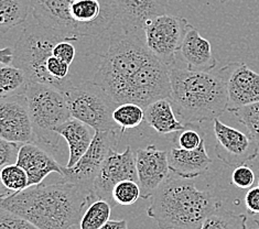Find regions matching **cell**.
I'll return each instance as SVG.
<instances>
[{"mask_svg":"<svg viewBox=\"0 0 259 229\" xmlns=\"http://www.w3.org/2000/svg\"><path fill=\"white\" fill-rule=\"evenodd\" d=\"M30 12H31L30 0H0L2 34L27 21Z\"/></svg>","mask_w":259,"mask_h":229,"instance_id":"obj_22","label":"cell"},{"mask_svg":"<svg viewBox=\"0 0 259 229\" xmlns=\"http://www.w3.org/2000/svg\"><path fill=\"white\" fill-rule=\"evenodd\" d=\"M176 139L178 141V147L186 150H194L204 141L201 129L194 123H187L184 129L179 131Z\"/></svg>","mask_w":259,"mask_h":229,"instance_id":"obj_30","label":"cell"},{"mask_svg":"<svg viewBox=\"0 0 259 229\" xmlns=\"http://www.w3.org/2000/svg\"><path fill=\"white\" fill-rule=\"evenodd\" d=\"M100 229H128V225L125 219H119V220L109 219L106 224L102 226Z\"/></svg>","mask_w":259,"mask_h":229,"instance_id":"obj_37","label":"cell"},{"mask_svg":"<svg viewBox=\"0 0 259 229\" xmlns=\"http://www.w3.org/2000/svg\"><path fill=\"white\" fill-rule=\"evenodd\" d=\"M34 20L73 38L98 36L117 20L115 0H30Z\"/></svg>","mask_w":259,"mask_h":229,"instance_id":"obj_4","label":"cell"},{"mask_svg":"<svg viewBox=\"0 0 259 229\" xmlns=\"http://www.w3.org/2000/svg\"><path fill=\"white\" fill-rule=\"evenodd\" d=\"M215 135V154L222 162L231 168H237L255 160L259 154V144L238 129L227 126L219 118L213 120Z\"/></svg>","mask_w":259,"mask_h":229,"instance_id":"obj_11","label":"cell"},{"mask_svg":"<svg viewBox=\"0 0 259 229\" xmlns=\"http://www.w3.org/2000/svg\"><path fill=\"white\" fill-rule=\"evenodd\" d=\"M220 2L222 3V4H224V3H226V2H228V0H220Z\"/></svg>","mask_w":259,"mask_h":229,"instance_id":"obj_39","label":"cell"},{"mask_svg":"<svg viewBox=\"0 0 259 229\" xmlns=\"http://www.w3.org/2000/svg\"><path fill=\"white\" fill-rule=\"evenodd\" d=\"M0 229H40L22 216L0 208Z\"/></svg>","mask_w":259,"mask_h":229,"instance_id":"obj_31","label":"cell"},{"mask_svg":"<svg viewBox=\"0 0 259 229\" xmlns=\"http://www.w3.org/2000/svg\"><path fill=\"white\" fill-rule=\"evenodd\" d=\"M63 40L78 41L60 31L43 27L34 20L22 30L16 42L12 65L21 69L30 83H39L60 89L57 80L48 73L47 63L53 55L54 45Z\"/></svg>","mask_w":259,"mask_h":229,"instance_id":"obj_6","label":"cell"},{"mask_svg":"<svg viewBox=\"0 0 259 229\" xmlns=\"http://www.w3.org/2000/svg\"><path fill=\"white\" fill-rule=\"evenodd\" d=\"M145 121L160 134L179 132L186 125L177 118L176 110L168 98L159 100L145 108Z\"/></svg>","mask_w":259,"mask_h":229,"instance_id":"obj_21","label":"cell"},{"mask_svg":"<svg viewBox=\"0 0 259 229\" xmlns=\"http://www.w3.org/2000/svg\"><path fill=\"white\" fill-rule=\"evenodd\" d=\"M153 58L155 55L147 48L144 31H122L121 35L110 39L108 50L103 55L93 80L118 106L129 80Z\"/></svg>","mask_w":259,"mask_h":229,"instance_id":"obj_5","label":"cell"},{"mask_svg":"<svg viewBox=\"0 0 259 229\" xmlns=\"http://www.w3.org/2000/svg\"><path fill=\"white\" fill-rule=\"evenodd\" d=\"M245 206L249 215L259 214V185L250 188L245 195Z\"/></svg>","mask_w":259,"mask_h":229,"instance_id":"obj_35","label":"cell"},{"mask_svg":"<svg viewBox=\"0 0 259 229\" xmlns=\"http://www.w3.org/2000/svg\"><path fill=\"white\" fill-rule=\"evenodd\" d=\"M222 204L208 191H200L192 178L168 177L151 196L147 215L160 229H200Z\"/></svg>","mask_w":259,"mask_h":229,"instance_id":"obj_3","label":"cell"},{"mask_svg":"<svg viewBox=\"0 0 259 229\" xmlns=\"http://www.w3.org/2000/svg\"><path fill=\"white\" fill-rule=\"evenodd\" d=\"M3 194L2 197L9 195L15 192H20L29 188V177L26 170L19 164H7L0 171Z\"/></svg>","mask_w":259,"mask_h":229,"instance_id":"obj_25","label":"cell"},{"mask_svg":"<svg viewBox=\"0 0 259 229\" xmlns=\"http://www.w3.org/2000/svg\"><path fill=\"white\" fill-rule=\"evenodd\" d=\"M17 164L26 170L29 177V187L41 184L50 173H58L63 177L65 166L61 165L50 153L34 142L21 146Z\"/></svg>","mask_w":259,"mask_h":229,"instance_id":"obj_17","label":"cell"},{"mask_svg":"<svg viewBox=\"0 0 259 229\" xmlns=\"http://www.w3.org/2000/svg\"><path fill=\"white\" fill-rule=\"evenodd\" d=\"M138 182L144 200L151 199L153 193L169 177L168 152L159 150L155 145L140 148L136 152Z\"/></svg>","mask_w":259,"mask_h":229,"instance_id":"obj_14","label":"cell"},{"mask_svg":"<svg viewBox=\"0 0 259 229\" xmlns=\"http://www.w3.org/2000/svg\"><path fill=\"white\" fill-rule=\"evenodd\" d=\"M141 197V190L138 182L126 179L116 185L113 190V201L115 205H133Z\"/></svg>","mask_w":259,"mask_h":229,"instance_id":"obj_28","label":"cell"},{"mask_svg":"<svg viewBox=\"0 0 259 229\" xmlns=\"http://www.w3.org/2000/svg\"><path fill=\"white\" fill-rule=\"evenodd\" d=\"M26 96L35 141L58 149L61 135L55 129L72 118L64 93L52 86L29 82Z\"/></svg>","mask_w":259,"mask_h":229,"instance_id":"obj_7","label":"cell"},{"mask_svg":"<svg viewBox=\"0 0 259 229\" xmlns=\"http://www.w3.org/2000/svg\"><path fill=\"white\" fill-rule=\"evenodd\" d=\"M112 204L105 200H96L90 204L79 221L81 229H100L110 218Z\"/></svg>","mask_w":259,"mask_h":229,"instance_id":"obj_26","label":"cell"},{"mask_svg":"<svg viewBox=\"0 0 259 229\" xmlns=\"http://www.w3.org/2000/svg\"><path fill=\"white\" fill-rule=\"evenodd\" d=\"M72 42L73 41L71 40H63L57 43L53 48V57L62 60L71 65L76 55L75 47Z\"/></svg>","mask_w":259,"mask_h":229,"instance_id":"obj_34","label":"cell"},{"mask_svg":"<svg viewBox=\"0 0 259 229\" xmlns=\"http://www.w3.org/2000/svg\"><path fill=\"white\" fill-rule=\"evenodd\" d=\"M230 71L231 63L218 72H194L171 67L170 101L184 125L213 121L227 110Z\"/></svg>","mask_w":259,"mask_h":229,"instance_id":"obj_2","label":"cell"},{"mask_svg":"<svg viewBox=\"0 0 259 229\" xmlns=\"http://www.w3.org/2000/svg\"><path fill=\"white\" fill-rule=\"evenodd\" d=\"M190 23L186 18L161 15L145 28L147 48L164 65L176 66L177 52L181 50Z\"/></svg>","mask_w":259,"mask_h":229,"instance_id":"obj_9","label":"cell"},{"mask_svg":"<svg viewBox=\"0 0 259 229\" xmlns=\"http://www.w3.org/2000/svg\"><path fill=\"white\" fill-rule=\"evenodd\" d=\"M255 182V173L246 164L239 165L232 173V183L236 188L247 190L252 187Z\"/></svg>","mask_w":259,"mask_h":229,"instance_id":"obj_33","label":"cell"},{"mask_svg":"<svg viewBox=\"0 0 259 229\" xmlns=\"http://www.w3.org/2000/svg\"><path fill=\"white\" fill-rule=\"evenodd\" d=\"M96 200L92 191L62 178L2 197V208L22 216L40 229H70L79 224L89 204Z\"/></svg>","mask_w":259,"mask_h":229,"instance_id":"obj_1","label":"cell"},{"mask_svg":"<svg viewBox=\"0 0 259 229\" xmlns=\"http://www.w3.org/2000/svg\"><path fill=\"white\" fill-rule=\"evenodd\" d=\"M14 49L6 48L0 52V62H2V65H11L14 63Z\"/></svg>","mask_w":259,"mask_h":229,"instance_id":"obj_36","label":"cell"},{"mask_svg":"<svg viewBox=\"0 0 259 229\" xmlns=\"http://www.w3.org/2000/svg\"><path fill=\"white\" fill-rule=\"evenodd\" d=\"M29 80L24 72L15 65L0 67V96L2 98L24 95Z\"/></svg>","mask_w":259,"mask_h":229,"instance_id":"obj_23","label":"cell"},{"mask_svg":"<svg viewBox=\"0 0 259 229\" xmlns=\"http://www.w3.org/2000/svg\"><path fill=\"white\" fill-rule=\"evenodd\" d=\"M247 229H259V222L258 221H254L250 227H247Z\"/></svg>","mask_w":259,"mask_h":229,"instance_id":"obj_38","label":"cell"},{"mask_svg":"<svg viewBox=\"0 0 259 229\" xmlns=\"http://www.w3.org/2000/svg\"><path fill=\"white\" fill-rule=\"evenodd\" d=\"M200 229H247V216L228 212L221 206L207 216Z\"/></svg>","mask_w":259,"mask_h":229,"instance_id":"obj_24","label":"cell"},{"mask_svg":"<svg viewBox=\"0 0 259 229\" xmlns=\"http://www.w3.org/2000/svg\"><path fill=\"white\" fill-rule=\"evenodd\" d=\"M168 160L170 171L184 178H194L204 174L212 163V159L206 152L205 141L194 150L172 147L168 152Z\"/></svg>","mask_w":259,"mask_h":229,"instance_id":"obj_18","label":"cell"},{"mask_svg":"<svg viewBox=\"0 0 259 229\" xmlns=\"http://www.w3.org/2000/svg\"><path fill=\"white\" fill-rule=\"evenodd\" d=\"M177 2H181V0H177Z\"/></svg>","mask_w":259,"mask_h":229,"instance_id":"obj_40","label":"cell"},{"mask_svg":"<svg viewBox=\"0 0 259 229\" xmlns=\"http://www.w3.org/2000/svg\"><path fill=\"white\" fill-rule=\"evenodd\" d=\"M259 102V74L242 62L231 63L227 78V110L234 113Z\"/></svg>","mask_w":259,"mask_h":229,"instance_id":"obj_15","label":"cell"},{"mask_svg":"<svg viewBox=\"0 0 259 229\" xmlns=\"http://www.w3.org/2000/svg\"><path fill=\"white\" fill-rule=\"evenodd\" d=\"M233 114L259 144V102L239 108Z\"/></svg>","mask_w":259,"mask_h":229,"instance_id":"obj_29","label":"cell"},{"mask_svg":"<svg viewBox=\"0 0 259 229\" xmlns=\"http://www.w3.org/2000/svg\"><path fill=\"white\" fill-rule=\"evenodd\" d=\"M126 179L138 182L136 154L131 146H127L121 153L116 149L109 153L94 181V194L97 199L107 201L114 206L113 190L117 184Z\"/></svg>","mask_w":259,"mask_h":229,"instance_id":"obj_12","label":"cell"},{"mask_svg":"<svg viewBox=\"0 0 259 229\" xmlns=\"http://www.w3.org/2000/svg\"><path fill=\"white\" fill-rule=\"evenodd\" d=\"M181 55L187 69L194 72H211L218 64L211 42L200 34L193 26H189L181 47Z\"/></svg>","mask_w":259,"mask_h":229,"instance_id":"obj_19","label":"cell"},{"mask_svg":"<svg viewBox=\"0 0 259 229\" xmlns=\"http://www.w3.org/2000/svg\"><path fill=\"white\" fill-rule=\"evenodd\" d=\"M0 137L22 145L35 141L26 94L2 98Z\"/></svg>","mask_w":259,"mask_h":229,"instance_id":"obj_13","label":"cell"},{"mask_svg":"<svg viewBox=\"0 0 259 229\" xmlns=\"http://www.w3.org/2000/svg\"><path fill=\"white\" fill-rule=\"evenodd\" d=\"M63 93L72 118L88 123L96 131L120 129L113 119L117 105L94 80L72 85Z\"/></svg>","mask_w":259,"mask_h":229,"instance_id":"obj_8","label":"cell"},{"mask_svg":"<svg viewBox=\"0 0 259 229\" xmlns=\"http://www.w3.org/2000/svg\"><path fill=\"white\" fill-rule=\"evenodd\" d=\"M22 144L0 138V166L17 163Z\"/></svg>","mask_w":259,"mask_h":229,"instance_id":"obj_32","label":"cell"},{"mask_svg":"<svg viewBox=\"0 0 259 229\" xmlns=\"http://www.w3.org/2000/svg\"><path fill=\"white\" fill-rule=\"evenodd\" d=\"M115 4L124 32L144 31L157 17L166 14L161 0H115Z\"/></svg>","mask_w":259,"mask_h":229,"instance_id":"obj_16","label":"cell"},{"mask_svg":"<svg viewBox=\"0 0 259 229\" xmlns=\"http://www.w3.org/2000/svg\"><path fill=\"white\" fill-rule=\"evenodd\" d=\"M55 132L67 142L70 157L66 168H72L88 151L95 137L96 130L81 120L71 118L55 129Z\"/></svg>","mask_w":259,"mask_h":229,"instance_id":"obj_20","label":"cell"},{"mask_svg":"<svg viewBox=\"0 0 259 229\" xmlns=\"http://www.w3.org/2000/svg\"><path fill=\"white\" fill-rule=\"evenodd\" d=\"M124 132L120 129L96 131L90 148L78 162L64 170L63 179L93 192L94 181L109 153L115 150ZM94 193V192H93Z\"/></svg>","mask_w":259,"mask_h":229,"instance_id":"obj_10","label":"cell"},{"mask_svg":"<svg viewBox=\"0 0 259 229\" xmlns=\"http://www.w3.org/2000/svg\"><path fill=\"white\" fill-rule=\"evenodd\" d=\"M113 119L125 132L127 129L138 127L145 121V108L135 103L120 104L114 110Z\"/></svg>","mask_w":259,"mask_h":229,"instance_id":"obj_27","label":"cell"}]
</instances>
